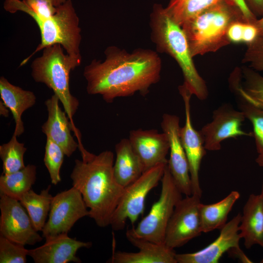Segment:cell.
I'll return each instance as SVG.
<instances>
[{"instance_id": "obj_19", "label": "cell", "mask_w": 263, "mask_h": 263, "mask_svg": "<svg viewBox=\"0 0 263 263\" xmlns=\"http://www.w3.org/2000/svg\"><path fill=\"white\" fill-rule=\"evenodd\" d=\"M45 243L37 248L28 250V256L35 263H80L76 256L77 250L90 248L91 242H82L72 238L68 233H62L45 239Z\"/></svg>"}, {"instance_id": "obj_10", "label": "cell", "mask_w": 263, "mask_h": 263, "mask_svg": "<svg viewBox=\"0 0 263 263\" xmlns=\"http://www.w3.org/2000/svg\"><path fill=\"white\" fill-rule=\"evenodd\" d=\"M201 198L196 194L179 200L168 223L165 244L174 249L183 246L203 232L200 215Z\"/></svg>"}, {"instance_id": "obj_3", "label": "cell", "mask_w": 263, "mask_h": 263, "mask_svg": "<svg viewBox=\"0 0 263 263\" xmlns=\"http://www.w3.org/2000/svg\"><path fill=\"white\" fill-rule=\"evenodd\" d=\"M151 38L158 52L172 57L180 67L184 79L183 85L201 100L208 96L205 81L198 73L186 36L182 27L175 22L162 5L155 4L150 15Z\"/></svg>"}, {"instance_id": "obj_30", "label": "cell", "mask_w": 263, "mask_h": 263, "mask_svg": "<svg viewBox=\"0 0 263 263\" xmlns=\"http://www.w3.org/2000/svg\"><path fill=\"white\" fill-rule=\"evenodd\" d=\"M65 155L62 149L47 137L43 161L49 173L51 183L54 185L61 181L60 171Z\"/></svg>"}, {"instance_id": "obj_27", "label": "cell", "mask_w": 263, "mask_h": 263, "mask_svg": "<svg viewBox=\"0 0 263 263\" xmlns=\"http://www.w3.org/2000/svg\"><path fill=\"white\" fill-rule=\"evenodd\" d=\"M17 138V136L13 134L9 142L0 146V157L2 162L3 174L14 173L25 167L23 156L27 148Z\"/></svg>"}, {"instance_id": "obj_16", "label": "cell", "mask_w": 263, "mask_h": 263, "mask_svg": "<svg viewBox=\"0 0 263 263\" xmlns=\"http://www.w3.org/2000/svg\"><path fill=\"white\" fill-rule=\"evenodd\" d=\"M238 213L220 229L219 236L205 248L193 253L176 254L177 263H217L223 255L230 249L239 247L241 239Z\"/></svg>"}, {"instance_id": "obj_38", "label": "cell", "mask_w": 263, "mask_h": 263, "mask_svg": "<svg viewBox=\"0 0 263 263\" xmlns=\"http://www.w3.org/2000/svg\"><path fill=\"white\" fill-rule=\"evenodd\" d=\"M9 109L1 101H0V114L4 117H8L9 115Z\"/></svg>"}, {"instance_id": "obj_42", "label": "cell", "mask_w": 263, "mask_h": 263, "mask_svg": "<svg viewBox=\"0 0 263 263\" xmlns=\"http://www.w3.org/2000/svg\"><path fill=\"white\" fill-rule=\"evenodd\" d=\"M261 263H263V258L262 259V260L260 262Z\"/></svg>"}, {"instance_id": "obj_21", "label": "cell", "mask_w": 263, "mask_h": 263, "mask_svg": "<svg viewBox=\"0 0 263 263\" xmlns=\"http://www.w3.org/2000/svg\"><path fill=\"white\" fill-rule=\"evenodd\" d=\"M0 95L1 101L9 109L15 120L13 134L19 137L24 131L22 115L35 105L36 96L33 92L12 84L3 76L0 77Z\"/></svg>"}, {"instance_id": "obj_34", "label": "cell", "mask_w": 263, "mask_h": 263, "mask_svg": "<svg viewBox=\"0 0 263 263\" xmlns=\"http://www.w3.org/2000/svg\"><path fill=\"white\" fill-rule=\"evenodd\" d=\"M258 30L254 23L244 22L243 28L242 42L249 44L258 36Z\"/></svg>"}, {"instance_id": "obj_41", "label": "cell", "mask_w": 263, "mask_h": 263, "mask_svg": "<svg viewBox=\"0 0 263 263\" xmlns=\"http://www.w3.org/2000/svg\"><path fill=\"white\" fill-rule=\"evenodd\" d=\"M260 195L261 196L262 198L263 199V182H262V189H261Z\"/></svg>"}, {"instance_id": "obj_15", "label": "cell", "mask_w": 263, "mask_h": 263, "mask_svg": "<svg viewBox=\"0 0 263 263\" xmlns=\"http://www.w3.org/2000/svg\"><path fill=\"white\" fill-rule=\"evenodd\" d=\"M59 102L58 97L55 94L45 101L48 117L41 127V131L47 137L62 149L66 156L70 157L79 148V144L74 139L71 130L76 134L78 142H80V135L66 112L59 107Z\"/></svg>"}, {"instance_id": "obj_22", "label": "cell", "mask_w": 263, "mask_h": 263, "mask_svg": "<svg viewBox=\"0 0 263 263\" xmlns=\"http://www.w3.org/2000/svg\"><path fill=\"white\" fill-rule=\"evenodd\" d=\"M115 151L116 158L113 166L114 176L117 183L125 188L143 174V165L129 139H122L117 143L115 146Z\"/></svg>"}, {"instance_id": "obj_37", "label": "cell", "mask_w": 263, "mask_h": 263, "mask_svg": "<svg viewBox=\"0 0 263 263\" xmlns=\"http://www.w3.org/2000/svg\"><path fill=\"white\" fill-rule=\"evenodd\" d=\"M254 24L258 29L259 35L263 36V16L257 19Z\"/></svg>"}, {"instance_id": "obj_6", "label": "cell", "mask_w": 263, "mask_h": 263, "mask_svg": "<svg viewBox=\"0 0 263 263\" xmlns=\"http://www.w3.org/2000/svg\"><path fill=\"white\" fill-rule=\"evenodd\" d=\"M40 34L41 41L35 51L20 64L25 65L37 52L44 48L60 44L71 56L82 61L80 46L81 41L79 19L71 0H67L57 7L52 17L41 19H33Z\"/></svg>"}, {"instance_id": "obj_35", "label": "cell", "mask_w": 263, "mask_h": 263, "mask_svg": "<svg viewBox=\"0 0 263 263\" xmlns=\"http://www.w3.org/2000/svg\"><path fill=\"white\" fill-rule=\"evenodd\" d=\"M239 8L247 22L254 23L257 19L256 16L251 11L245 0H230Z\"/></svg>"}, {"instance_id": "obj_24", "label": "cell", "mask_w": 263, "mask_h": 263, "mask_svg": "<svg viewBox=\"0 0 263 263\" xmlns=\"http://www.w3.org/2000/svg\"><path fill=\"white\" fill-rule=\"evenodd\" d=\"M37 167L28 164L22 169L0 176V195H5L19 201L31 189L36 180Z\"/></svg>"}, {"instance_id": "obj_11", "label": "cell", "mask_w": 263, "mask_h": 263, "mask_svg": "<svg viewBox=\"0 0 263 263\" xmlns=\"http://www.w3.org/2000/svg\"><path fill=\"white\" fill-rule=\"evenodd\" d=\"M0 235L19 244L34 245L42 240L20 201L0 195Z\"/></svg>"}, {"instance_id": "obj_32", "label": "cell", "mask_w": 263, "mask_h": 263, "mask_svg": "<svg viewBox=\"0 0 263 263\" xmlns=\"http://www.w3.org/2000/svg\"><path fill=\"white\" fill-rule=\"evenodd\" d=\"M243 62L248 63L249 67L256 71H263V36L258 35L247 44Z\"/></svg>"}, {"instance_id": "obj_23", "label": "cell", "mask_w": 263, "mask_h": 263, "mask_svg": "<svg viewBox=\"0 0 263 263\" xmlns=\"http://www.w3.org/2000/svg\"><path fill=\"white\" fill-rule=\"evenodd\" d=\"M240 196V193L234 190L217 203L208 205L201 203L199 211L203 232L221 229L226 224L228 215Z\"/></svg>"}, {"instance_id": "obj_5", "label": "cell", "mask_w": 263, "mask_h": 263, "mask_svg": "<svg viewBox=\"0 0 263 263\" xmlns=\"http://www.w3.org/2000/svg\"><path fill=\"white\" fill-rule=\"evenodd\" d=\"M42 50L41 56L36 58L31 63L32 77L36 82L45 84L53 91L74 124L73 117L79 102L71 93L70 74L80 65L82 61L65 54L60 44L50 46Z\"/></svg>"}, {"instance_id": "obj_20", "label": "cell", "mask_w": 263, "mask_h": 263, "mask_svg": "<svg viewBox=\"0 0 263 263\" xmlns=\"http://www.w3.org/2000/svg\"><path fill=\"white\" fill-rule=\"evenodd\" d=\"M239 234L244 246L250 249L258 244L263 248V199L260 194H251L241 215Z\"/></svg>"}, {"instance_id": "obj_39", "label": "cell", "mask_w": 263, "mask_h": 263, "mask_svg": "<svg viewBox=\"0 0 263 263\" xmlns=\"http://www.w3.org/2000/svg\"><path fill=\"white\" fill-rule=\"evenodd\" d=\"M48 2H50L55 7H58L64 2H66L67 0H46Z\"/></svg>"}, {"instance_id": "obj_31", "label": "cell", "mask_w": 263, "mask_h": 263, "mask_svg": "<svg viewBox=\"0 0 263 263\" xmlns=\"http://www.w3.org/2000/svg\"><path fill=\"white\" fill-rule=\"evenodd\" d=\"M28 249L0 236V263H26Z\"/></svg>"}, {"instance_id": "obj_29", "label": "cell", "mask_w": 263, "mask_h": 263, "mask_svg": "<svg viewBox=\"0 0 263 263\" xmlns=\"http://www.w3.org/2000/svg\"><path fill=\"white\" fill-rule=\"evenodd\" d=\"M242 93L251 103L263 107V76L252 69L244 67L239 73Z\"/></svg>"}, {"instance_id": "obj_7", "label": "cell", "mask_w": 263, "mask_h": 263, "mask_svg": "<svg viewBox=\"0 0 263 263\" xmlns=\"http://www.w3.org/2000/svg\"><path fill=\"white\" fill-rule=\"evenodd\" d=\"M161 193L158 200L152 206L149 213L132 227L134 234L139 237L158 243H165L166 228L175 207L182 198V193L176 185L166 166L161 179Z\"/></svg>"}, {"instance_id": "obj_13", "label": "cell", "mask_w": 263, "mask_h": 263, "mask_svg": "<svg viewBox=\"0 0 263 263\" xmlns=\"http://www.w3.org/2000/svg\"><path fill=\"white\" fill-rule=\"evenodd\" d=\"M179 93L184 103L185 123L180 127L179 136L188 163L192 194L201 197L199 170L202 160L206 154L203 138L199 131L192 126L190 114V98L192 95L184 85L179 86Z\"/></svg>"}, {"instance_id": "obj_26", "label": "cell", "mask_w": 263, "mask_h": 263, "mask_svg": "<svg viewBox=\"0 0 263 263\" xmlns=\"http://www.w3.org/2000/svg\"><path fill=\"white\" fill-rule=\"evenodd\" d=\"M222 0H169L166 10L181 27L209 7Z\"/></svg>"}, {"instance_id": "obj_4", "label": "cell", "mask_w": 263, "mask_h": 263, "mask_svg": "<svg viewBox=\"0 0 263 263\" xmlns=\"http://www.w3.org/2000/svg\"><path fill=\"white\" fill-rule=\"evenodd\" d=\"M238 20L247 22L233 2L222 0L186 22L181 27L192 56L215 52L229 44L228 29Z\"/></svg>"}, {"instance_id": "obj_33", "label": "cell", "mask_w": 263, "mask_h": 263, "mask_svg": "<svg viewBox=\"0 0 263 263\" xmlns=\"http://www.w3.org/2000/svg\"><path fill=\"white\" fill-rule=\"evenodd\" d=\"M244 22L243 20L232 23L227 30V37L230 42L238 43L243 42V28Z\"/></svg>"}, {"instance_id": "obj_14", "label": "cell", "mask_w": 263, "mask_h": 263, "mask_svg": "<svg viewBox=\"0 0 263 263\" xmlns=\"http://www.w3.org/2000/svg\"><path fill=\"white\" fill-rule=\"evenodd\" d=\"M179 117L165 113L161 123L162 129L169 143L170 156L168 166L180 192L186 196L192 194L189 169L187 156L179 136Z\"/></svg>"}, {"instance_id": "obj_25", "label": "cell", "mask_w": 263, "mask_h": 263, "mask_svg": "<svg viewBox=\"0 0 263 263\" xmlns=\"http://www.w3.org/2000/svg\"><path fill=\"white\" fill-rule=\"evenodd\" d=\"M51 185L36 193L31 189L26 192L19 201L26 210L37 231H42L50 210L53 196L50 193Z\"/></svg>"}, {"instance_id": "obj_17", "label": "cell", "mask_w": 263, "mask_h": 263, "mask_svg": "<svg viewBox=\"0 0 263 263\" xmlns=\"http://www.w3.org/2000/svg\"><path fill=\"white\" fill-rule=\"evenodd\" d=\"M129 140L139 157L144 172L160 164H167L169 143L166 134L155 130L131 131Z\"/></svg>"}, {"instance_id": "obj_1", "label": "cell", "mask_w": 263, "mask_h": 263, "mask_svg": "<svg viewBox=\"0 0 263 263\" xmlns=\"http://www.w3.org/2000/svg\"><path fill=\"white\" fill-rule=\"evenodd\" d=\"M103 61L94 59L86 66L83 76L89 94L100 95L112 103L114 99L143 95L160 78L162 62L156 52L138 48L129 53L115 46L107 47Z\"/></svg>"}, {"instance_id": "obj_40", "label": "cell", "mask_w": 263, "mask_h": 263, "mask_svg": "<svg viewBox=\"0 0 263 263\" xmlns=\"http://www.w3.org/2000/svg\"><path fill=\"white\" fill-rule=\"evenodd\" d=\"M255 161L260 167L263 168V154H259Z\"/></svg>"}, {"instance_id": "obj_28", "label": "cell", "mask_w": 263, "mask_h": 263, "mask_svg": "<svg viewBox=\"0 0 263 263\" xmlns=\"http://www.w3.org/2000/svg\"><path fill=\"white\" fill-rule=\"evenodd\" d=\"M239 111L253 126L252 136L255 139L258 154H263V107L254 104L241 95L235 94Z\"/></svg>"}, {"instance_id": "obj_2", "label": "cell", "mask_w": 263, "mask_h": 263, "mask_svg": "<svg viewBox=\"0 0 263 263\" xmlns=\"http://www.w3.org/2000/svg\"><path fill=\"white\" fill-rule=\"evenodd\" d=\"M81 160L75 159L70 175L73 187L81 193L89 209V216L99 227L110 225L113 214L124 188L113 174L114 154L105 150L98 154L87 151L79 144Z\"/></svg>"}, {"instance_id": "obj_8", "label": "cell", "mask_w": 263, "mask_h": 263, "mask_svg": "<svg viewBox=\"0 0 263 263\" xmlns=\"http://www.w3.org/2000/svg\"><path fill=\"white\" fill-rule=\"evenodd\" d=\"M167 164H160L145 171L136 180L124 188L111 220L110 225L113 230L123 229L127 220L133 225L143 214L146 198L161 181Z\"/></svg>"}, {"instance_id": "obj_18", "label": "cell", "mask_w": 263, "mask_h": 263, "mask_svg": "<svg viewBox=\"0 0 263 263\" xmlns=\"http://www.w3.org/2000/svg\"><path fill=\"white\" fill-rule=\"evenodd\" d=\"M127 240L139 251H116L107 262L111 263H177L173 248L165 243L158 244L136 236L132 228L126 232Z\"/></svg>"}, {"instance_id": "obj_36", "label": "cell", "mask_w": 263, "mask_h": 263, "mask_svg": "<svg viewBox=\"0 0 263 263\" xmlns=\"http://www.w3.org/2000/svg\"><path fill=\"white\" fill-rule=\"evenodd\" d=\"M246 2L256 16H263V0H246Z\"/></svg>"}, {"instance_id": "obj_12", "label": "cell", "mask_w": 263, "mask_h": 263, "mask_svg": "<svg viewBox=\"0 0 263 263\" xmlns=\"http://www.w3.org/2000/svg\"><path fill=\"white\" fill-rule=\"evenodd\" d=\"M245 119L242 112L235 110L229 104H223L214 110L212 121L200 131L206 150H220L221 142L229 138L252 136V132H246L242 129Z\"/></svg>"}, {"instance_id": "obj_9", "label": "cell", "mask_w": 263, "mask_h": 263, "mask_svg": "<svg viewBox=\"0 0 263 263\" xmlns=\"http://www.w3.org/2000/svg\"><path fill=\"white\" fill-rule=\"evenodd\" d=\"M80 192L72 187L53 196L49 218L42 230L48 238L68 233L80 219L89 215V211Z\"/></svg>"}]
</instances>
